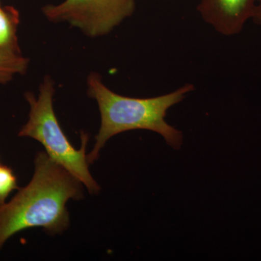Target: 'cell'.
<instances>
[{
    "label": "cell",
    "instance_id": "cell-1",
    "mask_svg": "<svg viewBox=\"0 0 261 261\" xmlns=\"http://www.w3.org/2000/svg\"><path fill=\"white\" fill-rule=\"evenodd\" d=\"M34 164L32 181L0 205V250L11 237L27 228L61 233L69 225L67 202L83 197L82 182L47 152H39Z\"/></svg>",
    "mask_w": 261,
    "mask_h": 261
},
{
    "label": "cell",
    "instance_id": "cell-2",
    "mask_svg": "<svg viewBox=\"0 0 261 261\" xmlns=\"http://www.w3.org/2000/svg\"><path fill=\"white\" fill-rule=\"evenodd\" d=\"M87 93L97 101L101 115V126L96 136L93 149L87 154L89 164L99 155V151L113 136L128 130H152L161 136L172 148H181V130L165 120L167 111L181 102L187 94L195 89L192 84H185L171 93L158 97L135 98L115 93L103 84L100 75L92 72L87 77Z\"/></svg>",
    "mask_w": 261,
    "mask_h": 261
},
{
    "label": "cell",
    "instance_id": "cell-3",
    "mask_svg": "<svg viewBox=\"0 0 261 261\" xmlns=\"http://www.w3.org/2000/svg\"><path fill=\"white\" fill-rule=\"evenodd\" d=\"M54 82L50 76L44 77L38 97L29 92L25 99L30 106L29 120L19 132V137H30L40 142L48 155L65 168L87 187L91 194L99 192V187L89 170L86 154L88 137L82 135V147L75 149L63 133L53 108Z\"/></svg>",
    "mask_w": 261,
    "mask_h": 261
},
{
    "label": "cell",
    "instance_id": "cell-4",
    "mask_svg": "<svg viewBox=\"0 0 261 261\" xmlns=\"http://www.w3.org/2000/svg\"><path fill=\"white\" fill-rule=\"evenodd\" d=\"M136 0H64L43 7L50 21L67 22L90 37H101L133 14Z\"/></svg>",
    "mask_w": 261,
    "mask_h": 261
},
{
    "label": "cell",
    "instance_id": "cell-5",
    "mask_svg": "<svg viewBox=\"0 0 261 261\" xmlns=\"http://www.w3.org/2000/svg\"><path fill=\"white\" fill-rule=\"evenodd\" d=\"M255 5L256 0H200L197 9L216 32L231 37L240 34L252 19Z\"/></svg>",
    "mask_w": 261,
    "mask_h": 261
},
{
    "label": "cell",
    "instance_id": "cell-6",
    "mask_svg": "<svg viewBox=\"0 0 261 261\" xmlns=\"http://www.w3.org/2000/svg\"><path fill=\"white\" fill-rule=\"evenodd\" d=\"M20 13L13 6L0 5V49L21 53L19 47L18 27Z\"/></svg>",
    "mask_w": 261,
    "mask_h": 261
},
{
    "label": "cell",
    "instance_id": "cell-7",
    "mask_svg": "<svg viewBox=\"0 0 261 261\" xmlns=\"http://www.w3.org/2000/svg\"><path fill=\"white\" fill-rule=\"evenodd\" d=\"M29 64V60L21 53L0 49V84H8L15 75L24 74Z\"/></svg>",
    "mask_w": 261,
    "mask_h": 261
},
{
    "label": "cell",
    "instance_id": "cell-8",
    "mask_svg": "<svg viewBox=\"0 0 261 261\" xmlns=\"http://www.w3.org/2000/svg\"><path fill=\"white\" fill-rule=\"evenodd\" d=\"M18 188V180L13 170L0 165V205L5 204L10 194Z\"/></svg>",
    "mask_w": 261,
    "mask_h": 261
},
{
    "label": "cell",
    "instance_id": "cell-9",
    "mask_svg": "<svg viewBox=\"0 0 261 261\" xmlns=\"http://www.w3.org/2000/svg\"><path fill=\"white\" fill-rule=\"evenodd\" d=\"M252 20L256 25L261 27V0H256V5Z\"/></svg>",
    "mask_w": 261,
    "mask_h": 261
},
{
    "label": "cell",
    "instance_id": "cell-10",
    "mask_svg": "<svg viewBox=\"0 0 261 261\" xmlns=\"http://www.w3.org/2000/svg\"></svg>",
    "mask_w": 261,
    "mask_h": 261
}]
</instances>
